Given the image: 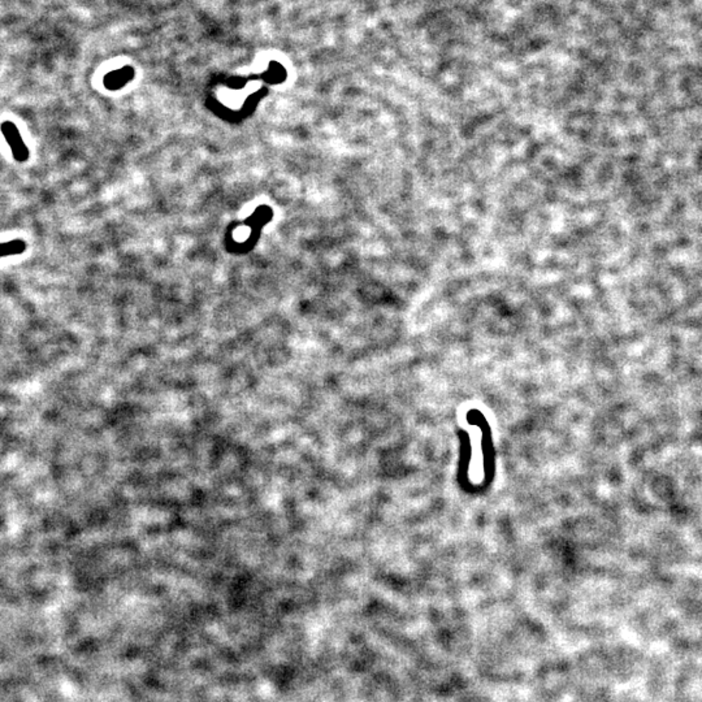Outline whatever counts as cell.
<instances>
[{
	"label": "cell",
	"mask_w": 702,
	"mask_h": 702,
	"mask_svg": "<svg viewBox=\"0 0 702 702\" xmlns=\"http://www.w3.org/2000/svg\"><path fill=\"white\" fill-rule=\"evenodd\" d=\"M0 129H1V133L7 141L8 145L11 147V151H12V155H13L16 160L20 163L26 162L29 159V148L23 143L21 134H20V131L17 129L15 124L6 121V123L1 124Z\"/></svg>",
	"instance_id": "obj_1"
},
{
	"label": "cell",
	"mask_w": 702,
	"mask_h": 702,
	"mask_svg": "<svg viewBox=\"0 0 702 702\" xmlns=\"http://www.w3.org/2000/svg\"><path fill=\"white\" fill-rule=\"evenodd\" d=\"M25 250V243L23 241H12L8 243H0V256H9V255L20 254Z\"/></svg>",
	"instance_id": "obj_2"
}]
</instances>
